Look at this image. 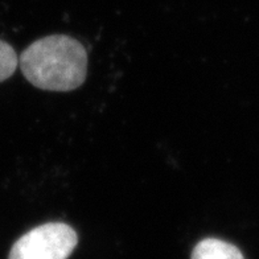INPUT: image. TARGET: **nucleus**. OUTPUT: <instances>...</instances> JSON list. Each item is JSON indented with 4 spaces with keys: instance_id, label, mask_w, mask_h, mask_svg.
<instances>
[{
    "instance_id": "obj_2",
    "label": "nucleus",
    "mask_w": 259,
    "mask_h": 259,
    "mask_svg": "<svg viewBox=\"0 0 259 259\" xmlns=\"http://www.w3.org/2000/svg\"><path fill=\"white\" fill-rule=\"evenodd\" d=\"M78 235L64 222L36 226L17 239L8 259H68L77 247Z\"/></svg>"
},
{
    "instance_id": "obj_1",
    "label": "nucleus",
    "mask_w": 259,
    "mask_h": 259,
    "mask_svg": "<svg viewBox=\"0 0 259 259\" xmlns=\"http://www.w3.org/2000/svg\"><path fill=\"white\" fill-rule=\"evenodd\" d=\"M23 75L49 92H70L85 82L88 53L83 45L65 34H52L32 42L19 57Z\"/></svg>"
},
{
    "instance_id": "obj_4",
    "label": "nucleus",
    "mask_w": 259,
    "mask_h": 259,
    "mask_svg": "<svg viewBox=\"0 0 259 259\" xmlns=\"http://www.w3.org/2000/svg\"><path fill=\"white\" fill-rule=\"evenodd\" d=\"M19 57L16 52L6 41L0 40V82L6 81L16 72Z\"/></svg>"
},
{
    "instance_id": "obj_3",
    "label": "nucleus",
    "mask_w": 259,
    "mask_h": 259,
    "mask_svg": "<svg viewBox=\"0 0 259 259\" xmlns=\"http://www.w3.org/2000/svg\"><path fill=\"white\" fill-rule=\"evenodd\" d=\"M192 259H245L237 246L217 238H205L196 245Z\"/></svg>"
}]
</instances>
